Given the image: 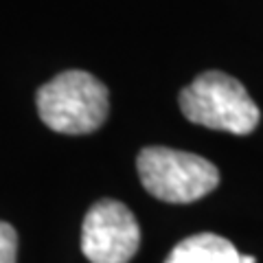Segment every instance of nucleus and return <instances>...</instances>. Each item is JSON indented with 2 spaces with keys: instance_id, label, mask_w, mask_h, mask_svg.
Instances as JSON below:
<instances>
[{
  "instance_id": "2",
  "label": "nucleus",
  "mask_w": 263,
  "mask_h": 263,
  "mask_svg": "<svg viewBox=\"0 0 263 263\" xmlns=\"http://www.w3.org/2000/svg\"><path fill=\"white\" fill-rule=\"evenodd\" d=\"M180 110L195 125L237 136L250 134L261 119L257 103L241 81L221 70L197 75L180 92Z\"/></svg>"
},
{
  "instance_id": "5",
  "label": "nucleus",
  "mask_w": 263,
  "mask_h": 263,
  "mask_svg": "<svg viewBox=\"0 0 263 263\" xmlns=\"http://www.w3.org/2000/svg\"><path fill=\"white\" fill-rule=\"evenodd\" d=\"M164 263H241V254L226 237L200 233L180 241Z\"/></svg>"
},
{
  "instance_id": "1",
  "label": "nucleus",
  "mask_w": 263,
  "mask_h": 263,
  "mask_svg": "<svg viewBox=\"0 0 263 263\" xmlns=\"http://www.w3.org/2000/svg\"><path fill=\"white\" fill-rule=\"evenodd\" d=\"M108 110V88L86 70L60 72L37 90V114L57 134H90L103 125Z\"/></svg>"
},
{
  "instance_id": "6",
  "label": "nucleus",
  "mask_w": 263,
  "mask_h": 263,
  "mask_svg": "<svg viewBox=\"0 0 263 263\" xmlns=\"http://www.w3.org/2000/svg\"><path fill=\"white\" fill-rule=\"evenodd\" d=\"M18 254V235L13 226L0 221V263H15Z\"/></svg>"
},
{
  "instance_id": "3",
  "label": "nucleus",
  "mask_w": 263,
  "mask_h": 263,
  "mask_svg": "<svg viewBox=\"0 0 263 263\" xmlns=\"http://www.w3.org/2000/svg\"><path fill=\"white\" fill-rule=\"evenodd\" d=\"M136 169L145 191L169 204H191L219 184V171L211 160L171 147L141 149Z\"/></svg>"
},
{
  "instance_id": "7",
  "label": "nucleus",
  "mask_w": 263,
  "mask_h": 263,
  "mask_svg": "<svg viewBox=\"0 0 263 263\" xmlns=\"http://www.w3.org/2000/svg\"><path fill=\"white\" fill-rule=\"evenodd\" d=\"M241 263H257V259L250 257V254H241Z\"/></svg>"
},
{
  "instance_id": "4",
  "label": "nucleus",
  "mask_w": 263,
  "mask_h": 263,
  "mask_svg": "<svg viewBox=\"0 0 263 263\" xmlns=\"http://www.w3.org/2000/svg\"><path fill=\"white\" fill-rule=\"evenodd\" d=\"M141 243V228L119 200L95 202L84 217L81 250L90 263H129Z\"/></svg>"
}]
</instances>
